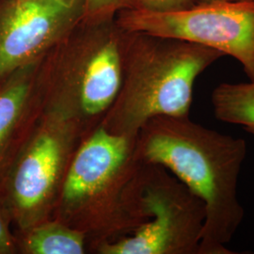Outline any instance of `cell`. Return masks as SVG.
Instances as JSON below:
<instances>
[{
    "instance_id": "30bf717a",
    "label": "cell",
    "mask_w": 254,
    "mask_h": 254,
    "mask_svg": "<svg viewBox=\"0 0 254 254\" xmlns=\"http://www.w3.org/2000/svg\"><path fill=\"white\" fill-rule=\"evenodd\" d=\"M14 235L18 254H89L85 234L53 218Z\"/></svg>"
},
{
    "instance_id": "5b68a950",
    "label": "cell",
    "mask_w": 254,
    "mask_h": 254,
    "mask_svg": "<svg viewBox=\"0 0 254 254\" xmlns=\"http://www.w3.org/2000/svg\"><path fill=\"white\" fill-rule=\"evenodd\" d=\"M132 209L145 222L134 232L96 246L95 254H200L203 200L156 164L142 163L127 188Z\"/></svg>"
},
{
    "instance_id": "3957f363",
    "label": "cell",
    "mask_w": 254,
    "mask_h": 254,
    "mask_svg": "<svg viewBox=\"0 0 254 254\" xmlns=\"http://www.w3.org/2000/svg\"><path fill=\"white\" fill-rule=\"evenodd\" d=\"M223 56L207 46L127 31L122 85L101 127L135 137L150 119L190 115L196 79Z\"/></svg>"
},
{
    "instance_id": "4fadbf2b",
    "label": "cell",
    "mask_w": 254,
    "mask_h": 254,
    "mask_svg": "<svg viewBox=\"0 0 254 254\" xmlns=\"http://www.w3.org/2000/svg\"><path fill=\"white\" fill-rule=\"evenodd\" d=\"M12 221L0 193V254H18L16 237L11 231Z\"/></svg>"
},
{
    "instance_id": "277c9868",
    "label": "cell",
    "mask_w": 254,
    "mask_h": 254,
    "mask_svg": "<svg viewBox=\"0 0 254 254\" xmlns=\"http://www.w3.org/2000/svg\"><path fill=\"white\" fill-rule=\"evenodd\" d=\"M126 39L115 18L82 20L40 61L46 111L73 121L85 136L99 127L122 85Z\"/></svg>"
},
{
    "instance_id": "52a82bcc",
    "label": "cell",
    "mask_w": 254,
    "mask_h": 254,
    "mask_svg": "<svg viewBox=\"0 0 254 254\" xmlns=\"http://www.w3.org/2000/svg\"><path fill=\"white\" fill-rule=\"evenodd\" d=\"M115 21L126 31L186 41L231 56L254 81V0L200 3L167 12L123 9Z\"/></svg>"
},
{
    "instance_id": "7c38bea8",
    "label": "cell",
    "mask_w": 254,
    "mask_h": 254,
    "mask_svg": "<svg viewBox=\"0 0 254 254\" xmlns=\"http://www.w3.org/2000/svg\"><path fill=\"white\" fill-rule=\"evenodd\" d=\"M134 0H84V16L87 22L114 19L121 10L134 9Z\"/></svg>"
},
{
    "instance_id": "5bb4252c",
    "label": "cell",
    "mask_w": 254,
    "mask_h": 254,
    "mask_svg": "<svg viewBox=\"0 0 254 254\" xmlns=\"http://www.w3.org/2000/svg\"><path fill=\"white\" fill-rule=\"evenodd\" d=\"M199 3L200 0H134V9L167 12L190 9Z\"/></svg>"
},
{
    "instance_id": "6da1fadb",
    "label": "cell",
    "mask_w": 254,
    "mask_h": 254,
    "mask_svg": "<svg viewBox=\"0 0 254 254\" xmlns=\"http://www.w3.org/2000/svg\"><path fill=\"white\" fill-rule=\"evenodd\" d=\"M142 163L162 166L203 200L200 254H233L227 245L244 218L237 186L248 146L186 116L150 119L136 136Z\"/></svg>"
},
{
    "instance_id": "2e32d148",
    "label": "cell",
    "mask_w": 254,
    "mask_h": 254,
    "mask_svg": "<svg viewBox=\"0 0 254 254\" xmlns=\"http://www.w3.org/2000/svg\"><path fill=\"white\" fill-rule=\"evenodd\" d=\"M1 1H2V0H0V2H1Z\"/></svg>"
},
{
    "instance_id": "9c48e42d",
    "label": "cell",
    "mask_w": 254,
    "mask_h": 254,
    "mask_svg": "<svg viewBox=\"0 0 254 254\" xmlns=\"http://www.w3.org/2000/svg\"><path fill=\"white\" fill-rule=\"evenodd\" d=\"M40 61L20 67L0 82V185L46 111L38 82Z\"/></svg>"
},
{
    "instance_id": "ba28073f",
    "label": "cell",
    "mask_w": 254,
    "mask_h": 254,
    "mask_svg": "<svg viewBox=\"0 0 254 254\" xmlns=\"http://www.w3.org/2000/svg\"><path fill=\"white\" fill-rule=\"evenodd\" d=\"M84 16V0H2L0 82L41 60Z\"/></svg>"
},
{
    "instance_id": "7a4b0ae2",
    "label": "cell",
    "mask_w": 254,
    "mask_h": 254,
    "mask_svg": "<svg viewBox=\"0 0 254 254\" xmlns=\"http://www.w3.org/2000/svg\"><path fill=\"white\" fill-rule=\"evenodd\" d=\"M136 145V136L115 135L99 126L74 153L51 218L85 234L89 254L145 222L127 198L128 185L142 164Z\"/></svg>"
},
{
    "instance_id": "8fae6325",
    "label": "cell",
    "mask_w": 254,
    "mask_h": 254,
    "mask_svg": "<svg viewBox=\"0 0 254 254\" xmlns=\"http://www.w3.org/2000/svg\"><path fill=\"white\" fill-rule=\"evenodd\" d=\"M215 117L243 127L254 137V81L221 83L212 92Z\"/></svg>"
},
{
    "instance_id": "8992f818",
    "label": "cell",
    "mask_w": 254,
    "mask_h": 254,
    "mask_svg": "<svg viewBox=\"0 0 254 254\" xmlns=\"http://www.w3.org/2000/svg\"><path fill=\"white\" fill-rule=\"evenodd\" d=\"M84 136L73 121L45 111L0 185L15 231L52 218L69 166Z\"/></svg>"
},
{
    "instance_id": "9a60e30c",
    "label": "cell",
    "mask_w": 254,
    "mask_h": 254,
    "mask_svg": "<svg viewBox=\"0 0 254 254\" xmlns=\"http://www.w3.org/2000/svg\"><path fill=\"white\" fill-rule=\"evenodd\" d=\"M222 1H238V0H200V4L205 3H213V2H222ZM199 3V4H200Z\"/></svg>"
}]
</instances>
